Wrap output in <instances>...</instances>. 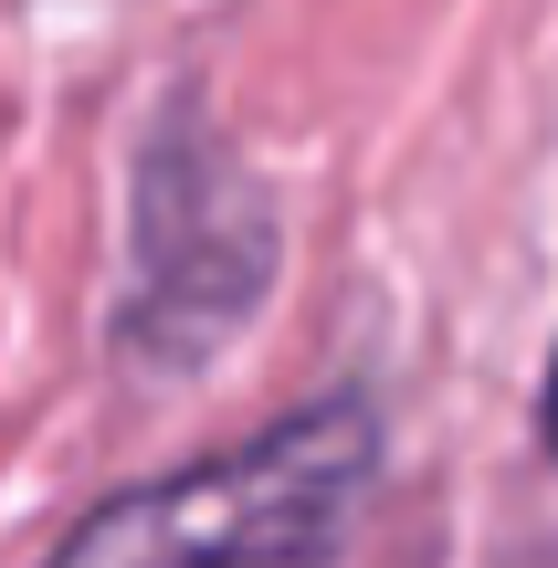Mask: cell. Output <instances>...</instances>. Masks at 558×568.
I'll return each instance as SVG.
<instances>
[{
	"mask_svg": "<svg viewBox=\"0 0 558 568\" xmlns=\"http://www.w3.org/2000/svg\"><path fill=\"white\" fill-rule=\"evenodd\" d=\"M379 474V410L369 400H316L169 485L116 495L84 516L63 548L74 558H316L348 537L358 495Z\"/></svg>",
	"mask_w": 558,
	"mask_h": 568,
	"instance_id": "cell-1",
	"label": "cell"
},
{
	"mask_svg": "<svg viewBox=\"0 0 558 568\" xmlns=\"http://www.w3.org/2000/svg\"><path fill=\"white\" fill-rule=\"evenodd\" d=\"M548 443H558V358H548Z\"/></svg>",
	"mask_w": 558,
	"mask_h": 568,
	"instance_id": "cell-2",
	"label": "cell"
}]
</instances>
